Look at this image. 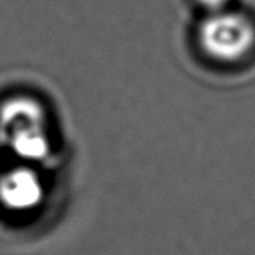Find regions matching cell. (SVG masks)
<instances>
[{
  "label": "cell",
  "instance_id": "cell-1",
  "mask_svg": "<svg viewBox=\"0 0 255 255\" xmlns=\"http://www.w3.org/2000/svg\"><path fill=\"white\" fill-rule=\"evenodd\" d=\"M199 42L209 57L218 61H238L255 45V27L245 15L224 9L203 19Z\"/></svg>",
  "mask_w": 255,
  "mask_h": 255
},
{
  "label": "cell",
  "instance_id": "cell-2",
  "mask_svg": "<svg viewBox=\"0 0 255 255\" xmlns=\"http://www.w3.org/2000/svg\"><path fill=\"white\" fill-rule=\"evenodd\" d=\"M1 196L10 206L24 208L36 202L39 190L31 176H28L27 173H18L13 176H7L3 181Z\"/></svg>",
  "mask_w": 255,
  "mask_h": 255
},
{
  "label": "cell",
  "instance_id": "cell-3",
  "mask_svg": "<svg viewBox=\"0 0 255 255\" xmlns=\"http://www.w3.org/2000/svg\"><path fill=\"white\" fill-rule=\"evenodd\" d=\"M199 4L206 9L209 13H214V12H220V10H224V7L227 6L229 0H197Z\"/></svg>",
  "mask_w": 255,
  "mask_h": 255
}]
</instances>
